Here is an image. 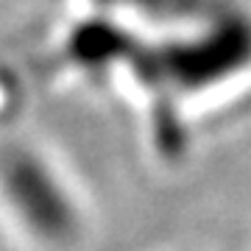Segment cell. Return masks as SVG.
Listing matches in <instances>:
<instances>
[{
    "mask_svg": "<svg viewBox=\"0 0 251 251\" xmlns=\"http://www.w3.org/2000/svg\"><path fill=\"white\" fill-rule=\"evenodd\" d=\"M0 190L17 221L45 246L67 249L81 229L78 206L53 168L31 151H14L0 165Z\"/></svg>",
    "mask_w": 251,
    "mask_h": 251,
    "instance_id": "1",
    "label": "cell"
}]
</instances>
